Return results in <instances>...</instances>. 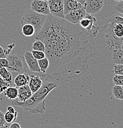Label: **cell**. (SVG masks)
Returning a JSON list of instances; mask_svg holds the SVG:
<instances>
[{"mask_svg":"<svg viewBox=\"0 0 123 128\" xmlns=\"http://www.w3.org/2000/svg\"><path fill=\"white\" fill-rule=\"evenodd\" d=\"M34 36L45 46V54L50 63L46 76L67 82L88 71V62L94 56L92 37L79 24L50 14Z\"/></svg>","mask_w":123,"mask_h":128,"instance_id":"cell-1","label":"cell"},{"mask_svg":"<svg viewBox=\"0 0 123 128\" xmlns=\"http://www.w3.org/2000/svg\"><path fill=\"white\" fill-rule=\"evenodd\" d=\"M109 20L115 22V23L120 24V25H121L123 27V17H121V16L116 15V14H115V15L112 16V17L109 18Z\"/></svg>","mask_w":123,"mask_h":128,"instance_id":"cell-26","label":"cell"},{"mask_svg":"<svg viewBox=\"0 0 123 128\" xmlns=\"http://www.w3.org/2000/svg\"><path fill=\"white\" fill-rule=\"evenodd\" d=\"M7 127H8V126H6V125H5V126H0V128H7Z\"/></svg>","mask_w":123,"mask_h":128,"instance_id":"cell-37","label":"cell"},{"mask_svg":"<svg viewBox=\"0 0 123 128\" xmlns=\"http://www.w3.org/2000/svg\"><path fill=\"white\" fill-rule=\"evenodd\" d=\"M17 118V112H16L15 113H10L9 112H6L4 114V118L6 120V122L7 123L10 124L14 122Z\"/></svg>","mask_w":123,"mask_h":128,"instance_id":"cell-23","label":"cell"},{"mask_svg":"<svg viewBox=\"0 0 123 128\" xmlns=\"http://www.w3.org/2000/svg\"><path fill=\"white\" fill-rule=\"evenodd\" d=\"M48 4L50 15L64 18L63 0H48Z\"/></svg>","mask_w":123,"mask_h":128,"instance_id":"cell-7","label":"cell"},{"mask_svg":"<svg viewBox=\"0 0 123 128\" xmlns=\"http://www.w3.org/2000/svg\"><path fill=\"white\" fill-rule=\"evenodd\" d=\"M4 94L9 100L16 99L18 97V89L15 86H10L5 90H4Z\"/></svg>","mask_w":123,"mask_h":128,"instance_id":"cell-16","label":"cell"},{"mask_svg":"<svg viewBox=\"0 0 123 128\" xmlns=\"http://www.w3.org/2000/svg\"><path fill=\"white\" fill-rule=\"evenodd\" d=\"M115 9L118 12L120 13V14L123 15V0L121 1H120V2H118V3L115 6Z\"/></svg>","mask_w":123,"mask_h":128,"instance_id":"cell-29","label":"cell"},{"mask_svg":"<svg viewBox=\"0 0 123 128\" xmlns=\"http://www.w3.org/2000/svg\"><path fill=\"white\" fill-rule=\"evenodd\" d=\"M121 49H122V50H123V41L122 42V44H121Z\"/></svg>","mask_w":123,"mask_h":128,"instance_id":"cell-38","label":"cell"},{"mask_svg":"<svg viewBox=\"0 0 123 128\" xmlns=\"http://www.w3.org/2000/svg\"><path fill=\"white\" fill-rule=\"evenodd\" d=\"M64 16L72 10L81 9L83 6L78 2L76 0H63Z\"/></svg>","mask_w":123,"mask_h":128,"instance_id":"cell-14","label":"cell"},{"mask_svg":"<svg viewBox=\"0 0 123 128\" xmlns=\"http://www.w3.org/2000/svg\"><path fill=\"white\" fill-rule=\"evenodd\" d=\"M9 128H21L20 125L18 123V122H12L11 123V124L9 126Z\"/></svg>","mask_w":123,"mask_h":128,"instance_id":"cell-33","label":"cell"},{"mask_svg":"<svg viewBox=\"0 0 123 128\" xmlns=\"http://www.w3.org/2000/svg\"><path fill=\"white\" fill-rule=\"evenodd\" d=\"M0 77L4 79L7 82L10 83L12 86L13 75L10 71H9L7 68H0Z\"/></svg>","mask_w":123,"mask_h":128,"instance_id":"cell-18","label":"cell"},{"mask_svg":"<svg viewBox=\"0 0 123 128\" xmlns=\"http://www.w3.org/2000/svg\"><path fill=\"white\" fill-rule=\"evenodd\" d=\"M86 12L84 7L81 9L72 10L64 16V19L73 24H79L80 21L86 16Z\"/></svg>","mask_w":123,"mask_h":128,"instance_id":"cell-10","label":"cell"},{"mask_svg":"<svg viewBox=\"0 0 123 128\" xmlns=\"http://www.w3.org/2000/svg\"><path fill=\"white\" fill-rule=\"evenodd\" d=\"M7 53H8L7 51H6L4 49H3V48L0 46V58H7Z\"/></svg>","mask_w":123,"mask_h":128,"instance_id":"cell-31","label":"cell"},{"mask_svg":"<svg viewBox=\"0 0 123 128\" xmlns=\"http://www.w3.org/2000/svg\"><path fill=\"white\" fill-rule=\"evenodd\" d=\"M76 1H77L78 2H79V3H80L81 4L83 5V6H84V2H85L86 0H76Z\"/></svg>","mask_w":123,"mask_h":128,"instance_id":"cell-35","label":"cell"},{"mask_svg":"<svg viewBox=\"0 0 123 128\" xmlns=\"http://www.w3.org/2000/svg\"><path fill=\"white\" fill-rule=\"evenodd\" d=\"M47 16L42 15L39 13L33 11L31 9H27L24 12L21 18L20 24L22 26L25 24H30L33 25L35 28V34H38L42 30L45 22Z\"/></svg>","mask_w":123,"mask_h":128,"instance_id":"cell-4","label":"cell"},{"mask_svg":"<svg viewBox=\"0 0 123 128\" xmlns=\"http://www.w3.org/2000/svg\"><path fill=\"white\" fill-rule=\"evenodd\" d=\"M44 78V74L41 73H40L39 75H32L30 77L28 86L32 91L33 94L38 91L42 87L43 83Z\"/></svg>","mask_w":123,"mask_h":128,"instance_id":"cell-12","label":"cell"},{"mask_svg":"<svg viewBox=\"0 0 123 128\" xmlns=\"http://www.w3.org/2000/svg\"><path fill=\"white\" fill-rule=\"evenodd\" d=\"M7 128H9V127L8 126V127H7Z\"/></svg>","mask_w":123,"mask_h":128,"instance_id":"cell-42","label":"cell"},{"mask_svg":"<svg viewBox=\"0 0 123 128\" xmlns=\"http://www.w3.org/2000/svg\"><path fill=\"white\" fill-rule=\"evenodd\" d=\"M97 22V18L92 14H86V16L81 20L79 25L89 33L92 38L97 36L101 26H94V24Z\"/></svg>","mask_w":123,"mask_h":128,"instance_id":"cell-6","label":"cell"},{"mask_svg":"<svg viewBox=\"0 0 123 128\" xmlns=\"http://www.w3.org/2000/svg\"><path fill=\"white\" fill-rule=\"evenodd\" d=\"M31 9L33 11L42 15H50L48 1L42 0H33L31 3Z\"/></svg>","mask_w":123,"mask_h":128,"instance_id":"cell-9","label":"cell"},{"mask_svg":"<svg viewBox=\"0 0 123 128\" xmlns=\"http://www.w3.org/2000/svg\"><path fill=\"white\" fill-rule=\"evenodd\" d=\"M8 66V61L6 58H0V68L5 67L7 68Z\"/></svg>","mask_w":123,"mask_h":128,"instance_id":"cell-30","label":"cell"},{"mask_svg":"<svg viewBox=\"0 0 123 128\" xmlns=\"http://www.w3.org/2000/svg\"><path fill=\"white\" fill-rule=\"evenodd\" d=\"M112 94L116 99L123 100V89L121 86L115 85L112 88Z\"/></svg>","mask_w":123,"mask_h":128,"instance_id":"cell-21","label":"cell"},{"mask_svg":"<svg viewBox=\"0 0 123 128\" xmlns=\"http://www.w3.org/2000/svg\"><path fill=\"white\" fill-rule=\"evenodd\" d=\"M6 120L4 118V114L0 110V126H4L6 125Z\"/></svg>","mask_w":123,"mask_h":128,"instance_id":"cell-32","label":"cell"},{"mask_svg":"<svg viewBox=\"0 0 123 128\" xmlns=\"http://www.w3.org/2000/svg\"><path fill=\"white\" fill-rule=\"evenodd\" d=\"M58 81L45 75L42 86L38 91L33 94L29 99L24 102H20L16 98L12 102V104L14 106L22 108L25 111L33 114H42L46 111L45 102L46 97L51 90L58 87Z\"/></svg>","mask_w":123,"mask_h":128,"instance_id":"cell-2","label":"cell"},{"mask_svg":"<svg viewBox=\"0 0 123 128\" xmlns=\"http://www.w3.org/2000/svg\"><path fill=\"white\" fill-rule=\"evenodd\" d=\"M112 61L115 64H123V50L115 49L112 54Z\"/></svg>","mask_w":123,"mask_h":128,"instance_id":"cell-17","label":"cell"},{"mask_svg":"<svg viewBox=\"0 0 123 128\" xmlns=\"http://www.w3.org/2000/svg\"><path fill=\"white\" fill-rule=\"evenodd\" d=\"M4 92V90H3V89H2V88H0V94H1V93H2Z\"/></svg>","mask_w":123,"mask_h":128,"instance_id":"cell-36","label":"cell"},{"mask_svg":"<svg viewBox=\"0 0 123 128\" xmlns=\"http://www.w3.org/2000/svg\"><path fill=\"white\" fill-rule=\"evenodd\" d=\"M31 53H32L33 57H34L36 59L38 60L42 59V58L46 57L45 54L44 52L38 51V50H33L32 52H31Z\"/></svg>","mask_w":123,"mask_h":128,"instance_id":"cell-27","label":"cell"},{"mask_svg":"<svg viewBox=\"0 0 123 128\" xmlns=\"http://www.w3.org/2000/svg\"><path fill=\"white\" fill-rule=\"evenodd\" d=\"M104 3V0H86L83 7L86 14L95 15L102 10Z\"/></svg>","mask_w":123,"mask_h":128,"instance_id":"cell-8","label":"cell"},{"mask_svg":"<svg viewBox=\"0 0 123 128\" xmlns=\"http://www.w3.org/2000/svg\"><path fill=\"white\" fill-rule=\"evenodd\" d=\"M99 32L105 34L106 44L110 49H121L123 41V27L121 25L108 20L100 27Z\"/></svg>","mask_w":123,"mask_h":128,"instance_id":"cell-3","label":"cell"},{"mask_svg":"<svg viewBox=\"0 0 123 128\" xmlns=\"http://www.w3.org/2000/svg\"><path fill=\"white\" fill-rule=\"evenodd\" d=\"M22 32L23 34L26 37H31L35 34V28L30 24H25L22 26Z\"/></svg>","mask_w":123,"mask_h":128,"instance_id":"cell-19","label":"cell"},{"mask_svg":"<svg viewBox=\"0 0 123 128\" xmlns=\"http://www.w3.org/2000/svg\"><path fill=\"white\" fill-rule=\"evenodd\" d=\"M7 60L8 61V66L7 69L12 73V74H19L25 73L28 67L25 62L24 57L17 54L7 56Z\"/></svg>","mask_w":123,"mask_h":128,"instance_id":"cell-5","label":"cell"},{"mask_svg":"<svg viewBox=\"0 0 123 128\" xmlns=\"http://www.w3.org/2000/svg\"><path fill=\"white\" fill-rule=\"evenodd\" d=\"M122 88H123V85L122 86Z\"/></svg>","mask_w":123,"mask_h":128,"instance_id":"cell-41","label":"cell"},{"mask_svg":"<svg viewBox=\"0 0 123 128\" xmlns=\"http://www.w3.org/2000/svg\"><path fill=\"white\" fill-rule=\"evenodd\" d=\"M115 1H117V2H120V1H123V0H114Z\"/></svg>","mask_w":123,"mask_h":128,"instance_id":"cell-39","label":"cell"},{"mask_svg":"<svg viewBox=\"0 0 123 128\" xmlns=\"http://www.w3.org/2000/svg\"><path fill=\"white\" fill-rule=\"evenodd\" d=\"M12 86L10 83L7 82V81H5L4 80L2 79L1 77H0V88H2L4 90H6L8 87Z\"/></svg>","mask_w":123,"mask_h":128,"instance_id":"cell-28","label":"cell"},{"mask_svg":"<svg viewBox=\"0 0 123 128\" xmlns=\"http://www.w3.org/2000/svg\"><path fill=\"white\" fill-rule=\"evenodd\" d=\"M30 80V76L28 73H19V74H17L14 78V84L17 88L25 86V85L28 84Z\"/></svg>","mask_w":123,"mask_h":128,"instance_id":"cell-15","label":"cell"},{"mask_svg":"<svg viewBox=\"0 0 123 128\" xmlns=\"http://www.w3.org/2000/svg\"><path fill=\"white\" fill-rule=\"evenodd\" d=\"M42 1H48V0H42Z\"/></svg>","mask_w":123,"mask_h":128,"instance_id":"cell-40","label":"cell"},{"mask_svg":"<svg viewBox=\"0 0 123 128\" xmlns=\"http://www.w3.org/2000/svg\"><path fill=\"white\" fill-rule=\"evenodd\" d=\"M24 58L28 69L31 72L34 73H41L40 68L38 64V60L33 57L31 52L26 51L24 54Z\"/></svg>","mask_w":123,"mask_h":128,"instance_id":"cell-11","label":"cell"},{"mask_svg":"<svg viewBox=\"0 0 123 128\" xmlns=\"http://www.w3.org/2000/svg\"><path fill=\"white\" fill-rule=\"evenodd\" d=\"M32 49L34 50L44 52L45 50V46L42 41L39 40H36L32 45Z\"/></svg>","mask_w":123,"mask_h":128,"instance_id":"cell-22","label":"cell"},{"mask_svg":"<svg viewBox=\"0 0 123 128\" xmlns=\"http://www.w3.org/2000/svg\"><path fill=\"white\" fill-rule=\"evenodd\" d=\"M113 72L115 74L123 75V64H115L113 66Z\"/></svg>","mask_w":123,"mask_h":128,"instance_id":"cell-25","label":"cell"},{"mask_svg":"<svg viewBox=\"0 0 123 128\" xmlns=\"http://www.w3.org/2000/svg\"><path fill=\"white\" fill-rule=\"evenodd\" d=\"M7 112L10 113H15L16 111L15 110V109L12 106H9L7 108Z\"/></svg>","mask_w":123,"mask_h":128,"instance_id":"cell-34","label":"cell"},{"mask_svg":"<svg viewBox=\"0 0 123 128\" xmlns=\"http://www.w3.org/2000/svg\"><path fill=\"white\" fill-rule=\"evenodd\" d=\"M18 89V97L17 99L20 102H24L30 98L33 95L32 91L29 87L28 84L17 88Z\"/></svg>","mask_w":123,"mask_h":128,"instance_id":"cell-13","label":"cell"},{"mask_svg":"<svg viewBox=\"0 0 123 128\" xmlns=\"http://www.w3.org/2000/svg\"><path fill=\"white\" fill-rule=\"evenodd\" d=\"M113 82L115 85L122 86L123 85V75L115 74L113 78Z\"/></svg>","mask_w":123,"mask_h":128,"instance_id":"cell-24","label":"cell"},{"mask_svg":"<svg viewBox=\"0 0 123 128\" xmlns=\"http://www.w3.org/2000/svg\"><path fill=\"white\" fill-rule=\"evenodd\" d=\"M38 64H39V68L41 70V73L45 74L48 70V67H49V60L47 57L42 58V59L38 60Z\"/></svg>","mask_w":123,"mask_h":128,"instance_id":"cell-20","label":"cell"}]
</instances>
